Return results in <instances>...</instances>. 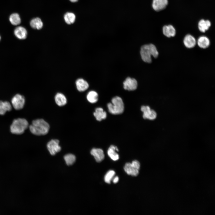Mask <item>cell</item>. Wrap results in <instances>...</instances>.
Listing matches in <instances>:
<instances>
[{"label": "cell", "instance_id": "5bb4252c", "mask_svg": "<svg viewBox=\"0 0 215 215\" xmlns=\"http://www.w3.org/2000/svg\"><path fill=\"white\" fill-rule=\"evenodd\" d=\"M183 43L185 46L188 48H191L195 47L196 41L195 38L190 34L185 36L183 39Z\"/></svg>", "mask_w": 215, "mask_h": 215}, {"label": "cell", "instance_id": "9c48e42d", "mask_svg": "<svg viewBox=\"0 0 215 215\" xmlns=\"http://www.w3.org/2000/svg\"><path fill=\"white\" fill-rule=\"evenodd\" d=\"M124 89L128 90H136L137 86V82L134 78L128 77L123 82Z\"/></svg>", "mask_w": 215, "mask_h": 215}, {"label": "cell", "instance_id": "5b68a950", "mask_svg": "<svg viewBox=\"0 0 215 215\" xmlns=\"http://www.w3.org/2000/svg\"><path fill=\"white\" fill-rule=\"evenodd\" d=\"M140 164L136 160L133 161L131 163L128 162L126 163L124 169L125 172L129 175L136 176L139 174Z\"/></svg>", "mask_w": 215, "mask_h": 215}, {"label": "cell", "instance_id": "8992f818", "mask_svg": "<svg viewBox=\"0 0 215 215\" xmlns=\"http://www.w3.org/2000/svg\"><path fill=\"white\" fill-rule=\"evenodd\" d=\"M11 102L13 106L15 109L20 110L24 107L25 102V98L23 96L17 94L12 98Z\"/></svg>", "mask_w": 215, "mask_h": 215}, {"label": "cell", "instance_id": "9a60e30c", "mask_svg": "<svg viewBox=\"0 0 215 215\" xmlns=\"http://www.w3.org/2000/svg\"><path fill=\"white\" fill-rule=\"evenodd\" d=\"M162 31L164 35L168 38L174 36L176 34L175 29L171 25L164 26L163 27Z\"/></svg>", "mask_w": 215, "mask_h": 215}, {"label": "cell", "instance_id": "7c38bea8", "mask_svg": "<svg viewBox=\"0 0 215 215\" xmlns=\"http://www.w3.org/2000/svg\"><path fill=\"white\" fill-rule=\"evenodd\" d=\"M90 153L98 162H101L105 157L103 151L100 148H93L90 151Z\"/></svg>", "mask_w": 215, "mask_h": 215}, {"label": "cell", "instance_id": "44dd1931", "mask_svg": "<svg viewBox=\"0 0 215 215\" xmlns=\"http://www.w3.org/2000/svg\"><path fill=\"white\" fill-rule=\"evenodd\" d=\"M211 26V23L209 21L203 19L199 21L198 24V27L199 30L203 33H204L208 30Z\"/></svg>", "mask_w": 215, "mask_h": 215}, {"label": "cell", "instance_id": "ac0fdd59", "mask_svg": "<svg viewBox=\"0 0 215 215\" xmlns=\"http://www.w3.org/2000/svg\"><path fill=\"white\" fill-rule=\"evenodd\" d=\"M55 100L56 104L59 106L65 105L67 103L66 97L63 93H58L55 95Z\"/></svg>", "mask_w": 215, "mask_h": 215}, {"label": "cell", "instance_id": "7a4b0ae2", "mask_svg": "<svg viewBox=\"0 0 215 215\" xmlns=\"http://www.w3.org/2000/svg\"><path fill=\"white\" fill-rule=\"evenodd\" d=\"M140 53L142 60L148 63H150L152 62V56L156 58L159 55L156 47L152 44L142 46L141 48Z\"/></svg>", "mask_w": 215, "mask_h": 215}, {"label": "cell", "instance_id": "7402d4cb", "mask_svg": "<svg viewBox=\"0 0 215 215\" xmlns=\"http://www.w3.org/2000/svg\"><path fill=\"white\" fill-rule=\"evenodd\" d=\"M30 25L33 28L39 30L43 27V24L40 18L36 17L31 20L30 22Z\"/></svg>", "mask_w": 215, "mask_h": 215}, {"label": "cell", "instance_id": "ffe728a7", "mask_svg": "<svg viewBox=\"0 0 215 215\" xmlns=\"http://www.w3.org/2000/svg\"><path fill=\"white\" fill-rule=\"evenodd\" d=\"M93 115L96 119L99 121L105 119L107 117L106 113L101 108H97L93 113Z\"/></svg>", "mask_w": 215, "mask_h": 215}, {"label": "cell", "instance_id": "4fadbf2b", "mask_svg": "<svg viewBox=\"0 0 215 215\" xmlns=\"http://www.w3.org/2000/svg\"><path fill=\"white\" fill-rule=\"evenodd\" d=\"M77 90L79 92H84L87 90L89 87L88 83L81 78L77 79L75 82Z\"/></svg>", "mask_w": 215, "mask_h": 215}, {"label": "cell", "instance_id": "e0dca14e", "mask_svg": "<svg viewBox=\"0 0 215 215\" xmlns=\"http://www.w3.org/2000/svg\"><path fill=\"white\" fill-rule=\"evenodd\" d=\"M116 151H118V149L117 147L113 145H111L108 148V154L110 158L114 161H116L119 159L118 154Z\"/></svg>", "mask_w": 215, "mask_h": 215}, {"label": "cell", "instance_id": "83f0119b", "mask_svg": "<svg viewBox=\"0 0 215 215\" xmlns=\"http://www.w3.org/2000/svg\"><path fill=\"white\" fill-rule=\"evenodd\" d=\"M119 177L117 176H115L113 179V182L114 183H116L119 181Z\"/></svg>", "mask_w": 215, "mask_h": 215}, {"label": "cell", "instance_id": "ba28073f", "mask_svg": "<svg viewBox=\"0 0 215 215\" xmlns=\"http://www.w3.org/2000/svg\"><path fill=\"white\" fill-rule=\"evenodd\" d=\"M141 109L143 113V117L144 119L153 120L156 118V113L153 110L151 109L149 106H142Z\"/></svg>", "mask_w": 215, "mask_h": 215}, {"label": "cell", "instance_id": "d4e9b609", "mask_svg": "<svg viewBox=\"0 0 215 215\" xmlns=\"http://www.w3.org/2000/svg\"><path fill=\"white\" fill-rule=\"evenodd\" d=\"M9 20L11 23L14 25H19L21 22L19 15L17 13L11 14L9 17Z\"/></svg>", "mask_w": 215, "mask_h": 215}, {"label": "cell", "instance_id": "30bf717a", "mask_svg": "<svg viewBox=\"0 0 215 215\" xmlns=\"http://www.w3.org/2000/svg\"><path fill=\"white\" fill-rule=\"evenodd\" d=\"M168 3V0H153L152 6L155 10L159 11L165 9Z\"/></svg>", "mask_w": 215, "mask_h": 215}, {"label": "cell", "instance_id": "52a82bcc", "mask_svg": "<svg viewBox=\"0 0 215 215\" xmlns=\"http://www.w3.org/2000/svg\"><path fill=\"white\" fill-rule=\"evenodd\" d=\"M59 144V141L57 139H52L47 143V148L51 155H54L61 150Z\"/></svg>", "mask_w": 215, "mask_h": 215}, {"label": "cell", "instance_id": "f546056e", "mask_svg": "<svg viewBox=\"0 0 215 215\" xmlns=\"http://www.w3.org/2000/svg\"><path fill=\"white\" fill-rule=\"evenodd\" d=\"M1 36H0V40H1Z\"/></svg>", "mask_w": 215, "mask_h": 215}, {"label": "cell", "instance_id": "2e32d148", "mask_svg": "<svg viewBox=\"0 0 215 215\" xmlns=\"http://www.w3.org/2000/svg\"><path fill=\"white\" fill-rule=\"evenodd\" d=\"M197 44L200 48L205 49L209 46L210 42L209 39L207 37L202 36L199 37L198 39Z\"/></svg>", "mask_w": 215, "mask_h": 215}, {"label": "cell", "instance_id": "6da1fadb", "mask_svg": "<svg viewBox=\"0 0 215 215\" xmlns=\"http://www.w3.org/2000/svg\"><path fill=\"white\" fill-rule=\"evenodd\" d=\"M29 128L31 132L34 135H44L48 133L50 126L43 119H38L32 121Z\"/></svg>", "mask_w": 215, "mask_h": 215}, {"label": "cell", "instance_id": "cb8c5ba5", "mask_svg": "<svg viewBox=\"0 0 215 215\" xmlns=\"http://www.w3.org/2000/svg\"><path fill=\"white\" fill-rule=\"evenodd\" d=\"M87 99L88 101L91 103H96L98 100V94L94 91H90L87 94Z\"/></svg>", "mask_w": 215, "mask_h": 215}, {"label": "cell", "instance_id": "277c9868", "mask_svg": "<svg viewBox=\"0 0 215 215\" xmlns=\"http://www.w3.org/2000/svg\"><path fill=\"white\" fill-rule=\"evenodd\" d=\"M112 103H109L107 106L109 112L114 115L122 113L124 111V104L122 99L119 97L116 96L113 98Z\"/></svg>", "mask_w": 215, "mask_h": 215}, {"label": "cell", "instance_id": "3957f363", "mask_svg": "<svg viewBox=\"0 0 215 215\" xmlns=\"http://www.w3.org/2000/svg\"><path fill=\"white\" fill-rule=\"evenodd\" d=\"M29 126L27 121L24 118H19L14 119L10 126L12 133L16 134H21Z\"/></svg>", "mask_w": 215, "mask_h": 215}, {"label": "cell", "instance_id": "f1b7e54d", "mask_svg": "<svg viewBox=\"0 0 215 215\" xmlns=\"http://www.w3.org/2000/svg\"><path fill=\"white\" fill-rule=\"evenodd\" d=\"M70 2L73 3L77 2L78 0H69Z\"/></svg>", "mask_w": 215, "mask_h": 215}, {"label": "cell", "instance_id": "4316f807", "mask_svg": "<svg viewBox=\"0 0 215 215\" xmlns=\"http://www.w3.org/2000/svg\"><path fill=\"white\" fill-rule=\"evenodd\" d=\"M115 172L112 170L109 171L106 174L104 177L105 182L110 184V181L115 174Z\"/></svg>", "mask_w": 215, "mask_h": 215}, {"label": "cell", "instance_id": "484cf974", "mask_svg": "<svg viewBox=\"0 0 215 215\" xmlns=\"http://www.w3.org/2000/svg\"><path fill=\"white\" fill-rule=\"evenodd\" d=\"M66 164L70 166L73 164L76 160L75 156L72 154L69 153L65 155L64 157Z\"/></svg>", "mask_w": 215, "mask_h": 215}, {"label": "cell", "instance_id": "8fae6325", "mask_svg": "<svg viewBox=\"0 0 215 215\" xmlns=\"http://www.w3.org/2000/svg\"><path fill=\"white\" fill-rule=\"evenodd\" d=\"M14 33L16 37L20 40H23L26 38L27 32L26 29L22 26H18L15 29Z\"/></svg>", "mask_w": 215, "mask_h": 215}, {"label": "cell", "instance_id": "603a6c76", "mask_svg": "<svg viewBox=\"0 0 215 215\" xmlns=\"http://www.w3.org/2000/svg\"><path fill=\"white\" fill-rule=\"evenodd\" d=\"M76 19V15L72 12H67L64 16V19L65 22L68 24H73L75 22Z\"/></svg>", "mask_w": 215, "mask_h": 215}, {"label": "cell", "instance_id": "d6986e66", "mask_svg": "<svg viewBox=\"0 0 215 215\" xmlns=\"http://www.w3.org/2000/svg\"><path fill=\"white\" fill-rule=\"evenodd\" d=\"M12 106L8 101H0V115H4L7 111H9L12 110Z\"/></svg>", "mask_w": 215, "mask_h": 215}]
</instances>
